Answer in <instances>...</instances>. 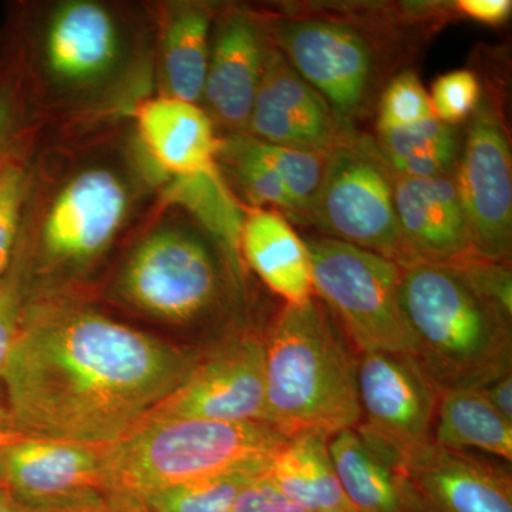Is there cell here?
<instances>
[{
    "label": "cell",
    "mask_w": 512,
    "mask_h": 512,
    "mask_svg": "<svg viewBox=\"0 0 512 512\" xmlns=\"http://www.w3.org/2000/svg\"><path fill=\"white\" fill-rule=\"evenodd\" d=\"M198 360L96 312L43 309L19 319L0 384L20 436L109 446L171 396Z\"/></svg>",
    "instance_id": "cell-1"
},
{
    "label": "cell",
    "mask_w": 512,
    "mask_h": 512,
    "mask_svg": "<svg viewBox=\"0 0 512 512\" xmlns=\"http://www.w3.org/2000/svg\"><path fill=\"white\" fill-rule=\"evenodd\" d=\"M264 345L266 424L288 439L355 429L359 357L325 303L285 305Z\"/></svg>",
    "instance_id": "cell-2"
},
{
    "label": "cell",
    "mask_w": 512,
    "mask_h": 512,
    "mask_svg": "<svg viewBox=\"0 0 512 512\" xmlns=\"http://www.w3.org/2000/svg\"><path fill=\"white\" fill-rule=\"evenodd\" d=\"M400 303L414 360L440 394L480 390L512 372L511 319L451 266H404Z\"/></svg>",
    "instance_id": "cell-3"
},
{
    "label": "cell",
    "mask_w": 512,
    "mask_h": 512,
    "mask_svg": "<svg viewBox=\"0 0 512 512\" xmlns=\"http://www.w3.org/2000/svg\"><path fill=\"white\" fill-rule=\"evenodd\" d=\"M288 437L266 423L147 421L104 446L107 500L137 510L147 495L232 471L265 473Z\"/></svg>",
    "instance_id": "cell-4"
},
{
    "label": "cell",
    "mask_w": 512,
    "mask_h": 512,
    "mask_svg": "<svg viewBox=\"0 0 512 512\" xmlns=\"http://www.w3.org/2000/svg\"><path fill=\"white\" fill-rule=\"evenodd\" d=\"M312 265L315 296L328 306L360 353L414 356V342L400 303L402 268L346 242L302 237Z\"/></svg>",
    "instance_id": "cell-5"
},
{
    "label": "cell",
    "mask_w": 512,
    "mask_h": 512,
    "mask_svg": "<svg viewBox=\"0 0 512 512\" xmlns=\"http://www.w3.org/2000/svg\"><path fill=\"white\" fill-rule=\"evenodd\" d=\"M266 32L339 123L357 131V121L375 109L382 80V53L370 30L352 19L288 15L275 19Z\"/></svg>",
    "instance_id": "cell-6"
},
{
    "label": "cell",
    "mask_w": 512,
    "mask_h": 512,
    "mask_svg": "<svg viewBox=\"0 0 512 512\" xmlns=\"http://www.w3.org/2000/svg\"><path fill=\"white\" fill-rule=\"evenodd\" d=\"M393 177L370 138L359 131L349 134L326 156L322 185L305 224L400 268L412 265L394 208Z\"/></svg>",
    "instance_id": "cell-7"
},
{
    "label": "cell",
    "mask_w": 512,
    "mask_h": 512,
    "mask_svg": "<svg viewBox=\"0 0 512 512\" xmlns=\"http://www.w3.org/2000/svg\"><path fill=\"white\" fill-rule=\"evenodd\" d=\"M461 144L454 178L470 231L473 254L510 264L512 161L500 104L481 96Z\"/></svg>",
    "instance_id": "cell-8"
},
{
    "label": "cell",
    "mask_w": 512,
    "mask_h": 512,
    "mask_svg": "<svg viewBox=\"0 0 512 512\" xmlns=\"http://www.w3.org/2000/svg\"><path fill=\"white\" fill-rule=\"evenodd\" d=\"M357 394L360 436L396 458L402 467L433 443L440 393L409 355L360 353Z\"/></svg>",
    "instance_id": "cell-9"
},
{
    "label": "cell",
    "mask_w": 512,
    "mask_h": 512,
    "mask_svg": "<svg viewBox=\"0 0 512 512\" xmlns=\"http://www.w3.org/2000/svg\"><path fill=\"white\" fill-rule=\"evenodd\" d=\"M220 271L204 242L165 229L144 239L128 259L121 289L141 311L185 323L200 318L220 296Z\"/></svg>",
    "instance_id": "cell-10"
},
{
    "label": "cell",
    "mask_w": 512,
    "mask_h": 512,
    "mask_svg": "<svg viewBox=\"0 0 512 512\" xmlns=\"http://www.w3.org/2000/svg\"><path fill=\"white\" fill-rule=\"evenodd\" d=\"M265 416L264 340L242 336L200 357L185 382L141 423L180 419L265 423Z\"/></svg>",
    "instance_id": "cell-11"
},
{
    "label": "cell",
    "mask_w": 512,
    "mask_h": 512,
    "mask_svg": "<svg viewBox=\"0 0 512 512\" xmlns=\"http://www.w3.org/2000/svg\"><path fill=\"white\" fill-rule=\"evenodd\" d=\"M103 453L104 446L20 436L0 447V488L30 507L109 503Z\"/></svg>",
    "instance_id": "cell-12"
},
{
    "label": "cell",
    "mask_w": 512,
    "mask_h": 512,
    "mask_svg": "<svg viewBox=\"0 0 512 512\" xmlns=\"http://www.w3.org/2000/svg\"><path fill=\"white\" fill-rule=\"evenodd\" d=\"M247 130L248 136L264 143L318 153H329L343 138L356 133L339 123L328 103L272 43Z\"/></svg>",
    "instance_id": "cell-13"
},
{
    "label": "cell",
    "mask_w": 512,
    "mask_h": 512,
    "mask_svg": "<svg viewBox=\"0 0 512 512\" xmlns=\"http://www.w3.org/2000/svg\"><path fill=\"white\" fill-rule=\"evenodd\" d=\"M127 207V190L117 175L84 171L60 191L47 212L43 248L63 262L92 259L117 234Z\"/></svg>",
    "instance_id": "cell-14"
},
{
    "label": "cell",
    "mask_w": 512,
    "mask_h": 512,
    "mask_svg": "<svg viewBox=\"0 0 512 512\" xmlns=\"http://www.w3.org/2000/svg\"><path fill=\"white\" fill-rule=\"evenodd\" d=\"M421 512H512L510 471L430 443L404 463Z\"/></svg>",
    "instance_id": "cell-15"
},
{
    "label": "cell",
    "mask_w": 512,
    "mask_h": 512,
    "mask_svg": "<svg viewBox=\"0 0 512 512\" xmlns=\"http://www.w3.org/2000/svg\"><path fill=\"white\" fill-rule=\"evenodd\" d=\"M393 197L413 264L448 265L473 254L454 173L429 178L394 174Z\"/></svg>",
    "instance_id": "cell-16"
},
{
    "label": "cell",
    "mask_w": 512,
    "mask_h": 512,
    "mask_svg": "<svg viewBox=\"0 0 512 512\" xmlns=\"http://www.w3.org/2000/svg\"><path fill=\"white\" fill-rule=\"evenodd\" d=\"M269 46L268 32L252 16L232 13L222 20L202 97L225 126L247 128Z\"/></svg>",
    "instance_id": "cell-17"
},
{
    "label": "cell",
    "mask_w": 512,
    "mask_h": 512,
    "mask_svg": "<svg viewBox=\"0 0 512 512\" xmlns=\"http://www.w3.org/2000/svg\"><path fill=\"white\" fill-rule=\"evenodd\" d=\"M136 120L148 154L171 177L201 173L218 165L221 141L210 117L197 104L158 97L138 107Z\"/></svg>",
    "instance_id": "cell-18"
},
{
    "label": "cell",
    "mask_w": 512,
    "mask_h": 512,
    "mask_svg": "<svg viewBox=\"0 0 512 512\" xmlns=\"http://www.w3.org/2000/svg\"><path fill=\"white\" fill-rule=\"evenodd\" d=\"M119 53L116 23L103 6L73 2L50 20L45 57L60 82L82 84L109 72Z\"/></svg>",
    "instance_id": "cell-19"
},
{
    "label": "cell",
    "mask_w": 512,
    "mask_h": 512,
    "mask_svg": "<svg viewBox=\"0 0 512 512\" xmlns=\"http://www.w3.org/2000/svg\"><path fill=\"white\" fill-rule=\"evenodd\" d=\"M329 450L343 494L357 512H421L402 464L356 429L330 437Z\"/></svg>",
    "instance_id": "cell-20"
},
{
    "label": "cell",
    "mask_w": 512,
    "mask_h": 512,
    "mask_svg": "<svg viewBox=\"0 0 512 512\" xmlns=\"http://www.w3.org/2000/svg\"><path fill=\"white\" fill-rule=\"evenodd\" d=\"M241 252L249 268L286 305L315 296L308 249L281 212L258 208L245 214Z\"/></svg>",
    "instance_id": "cell-21"
},
{
    "label": "cell",
    "mask_w": 512,
    "mask_h": 512,
    "mask_svg": "<svg viewBox=\"0 0 512 512\" xmlns=\"http://www.w3.org/2000/svg\"><path fill=\"white\" fill-rule=\"evenodd\" d=\"M329 440L326 434L313 431L289 437L266 470L276 490L306 512L349 505L333 466Z\"/></svg>",
    "instance_id": "cell-22"
},
{
    "label": "cell",
    "mask_w": 512,
    "mask_h": 512,
    "mask_svg": "<svg viewBox=\"0 0 512 512\" xmlns=\"http://www.w3.org/2000/svg\"><path fill=\"white\" fill-rule=\"evenodd\" d=\"M165 198L191 212L217 242L234 285H244L241 252L245 214L220 173L218 165L201 173L173 177Z\"/></svg>",
    "instance_id": "cell-23"
},
{
    "label": "cell",
    "mask_w": 512,
    "mask_h": 512,
    "mask_svg": "<svg viewBox=\"0 0 512 512\" xmlns=\"http://www.w3.org/2000/svg\"><path fill=\"white\" fill-rule=\"evenodd\" d=\"M433 441L451 450H478L512 461V424L480 390L440 394Z\"/></svg>",
    "instance_id": "cell-24"
},
{
    "label": "cell",
    "mask_w": 512,
    "mask_h": 512,
    "mask_svg": "<svg viewBox=\"0 0 512 512\" xmlns=\"http://www.w3.org/2000/svg\"><path fill=\"white\" fill-rule=\"evenodd\" d=\"M376 134L377 150L394 174L429 178L456 171L461 150L456 127L436 117Z\"/></svg>",
    "instance_id": "cell-25"
},
{
    "label": "cell",
    "mask_w": 512,
    "mask_h": 512,
    "mask_svg": "<svg viewBox=\"0 0 512 512\" xmlns=\"http://www.w3.org/2000/svg\"><path fill=\"white\" fill-rule=\"evenodd\" d=\"M211 16L198 5H185L168 19L164 35V70L171 97L190 103L204 96L210 64Z\"/></svg>",
    "instance_id": "cell-26"
},
{
    "label": "cell",
    "mask_w": 512,
    "mask_h": 512,
    "mask_svg": "<svg viewBox=\"0 0 512 512\" xmlns=\"http://www.w3.org/2000/svg\"><path fill=\"white\" fill-rule=\"evenodd\" d=\"M224 157L239 185L258 207L281 212L295 220V207L278 171L266 156L262 141L251 136H234L221 141L218 157Z\"/></svg>",
    "instance_id": "cell-27"
},
{
    "label": "cell",
    "mask_w": 512,
    "mask_h": 512,
    "mask_svg": "<svg viewBox=\"0 0 512 512\" xmlns=\"http://www.w3.org/2000/svg\"><path fill=\"white\" fill-rule=\"evenodd\" d=\"M266 473V471H265ZM264 473L232 471L165 488L147 495L137 510L151 512H232L239 494ZM134 510V511H137Z\"/></svg>",
    "instance_id": "cell-28"
},
{
    "label": "cell",
    "mask_w": 512,
    "mask_h": 512,
    "mask_svg": "<svg viewBox=\"0 0 512 512\" xmlns=\"http://www.w3.org/2000/svg\"><path fill=\"white\" fill-rule=\"evenodd\" d=\"M266 156L272 161L286 191L295 207V222L305 224L306 217L316 200L323 175H325L328 153L301 150L264 143Z\"/></svg>",
    "instance_id": "cell-29"
},
{
    "label": "cell",
    "mask_w": 512,
    "mask_h": 512,
    "mask_svg": "<svg viewBox=\"0 0 512 512\" xmlns=\"http://www.w3.org/2000/svg\"><path fill=\"white\" fill-rule=\"evenodd\" d=\"M434 117L430 94L412 70L397 74L377 100L376 131L397 130Z\"/></svg>",
    "instance_id": "cell-30"
},
{
    "label": "cell",
    "mask_w": 512,
    "mask_h": 512,
    "mask_svg": "<svg viewBox=\"0 0 512 512\" xmlns=\"http://www.w3.org/2000/svg\"><path fill=\"white\" fill-rule=\"evenodd\" d=\"M481 84L470 70H454L443 74L431 87V107L441 123L456 127L470 119L480 103Z\"/></svg>",
    "instance_id": "cell-31"
},
{
    "label": "cell",
    "mask_w": 512,
    "mask_h": 512,
    "mask_svg": "<svg viewBox=\"0 0 512 512\" xmlns=\"http://www.w3.org/2000/svg\"><path fill=\"white\" fill-rule=\"evenodd\" d=\"M466 279L467 284L495 306L503 315L512 319V276L510 264L488 261L471 254L460 261L448 264Z\"/></svg>",
    "instance_id": "cell-32"
},
{
    "label": "cell",
    "mask_w": 512,
    "mask_h": 512,
    "mask_svg": "<svg viewBox=\"0 0 512 512\" xmlns=\"http://www.w3.org/2000/svg\"><path fill=\"white\" fill-rule=\"evenodd\" d=\"M25 190L26 174L20 165L0 167V278L12 258Z\"/></svg>",
    "instance_id": "cell-33"
},
{
    "label": "cell",
    "mask_w": 512,
    "mask_h": 512,
    "mask_svg": "<svg viewBox=\"0 0 512 512\" xmlns=\"http://www.w3.org/2000/svg\"><path fill=\"white\" fill-rule=\"evenodd\" d=\"M232 512H306L286 500L266 473L255 477L239 494Z\"/></svg>",
    "instance_id": "cell-34"
},
{
    "label": "cell",
    "mask_w": 512,
    "mask_h": 512,
    "mask_svg": "<svg viewBox=\"0 0 512 512\" xmlns=\"http://www.w3.org/2000/svg\"><path fill=\"white\" fill-rule=\"evenodd\" d=\"M453 9L468 19L484 25L498 26L510 19L512 2L511 0H458L454 3Z\"/></svg>",
    "instance_id": "cell-35"
},
{
    "label": "cell",
    "mask_w": 512,
    "mask_h": 512,
    "mask_svg": "<svg viewBox=\"0 0 512 512\" xmlns=\"http://www.w3.org/2000/svg\"><path fill=\"white\" fill-rule=\"evenodd\" d=\"M19 319L12 293L0 286V370L5 365L6 357L15 340Z\"/></svg>",
    "instance_id": "cell-36"
},
{
    "label": "cell",
    "mask_w": 512,
    "mask_h": 512,
    "mask_svg": "<svg viewBox=\"0 0 512 512\" xmlns=\"http://www.w3.org/2000/svg\"><path fill=\"white\" fill-rule=\"evenodd\" d=\"M480 392L491 406L512 424V372L505 373L494 382L488 383Z\"/></svg>",
    "instance_id": "cell-37"
},
{
    "label": "cell",
    "mask_w": 512,
    "mask_h": 512,
    "mask_svg": "<svg viewBox=\"0 0 512 512\" xmlns=\"http://www.w3.org/2000/svg\"><path fill=\"white\" fill-rule=\"evenodd\" d=\"M18 512H119L114 510L107 501H86V503L62 504V505H30L20 504Z\"/></svg>",
    "instance_id": "cell-38"
},
{
    "label": "cell",
    "mask_w": 512,
    "mask_h": 512,
    "mask_svg": "<svg viewBox=\"0 0 512 512\" xmlns=\"http://www.w3.org/2000/svg\"><path fill=\"white\" fill-rule=\"evenodd\" d=\"M13 120H15V107H13L12 97L6 90H0V153L12 131Z\"/></svg>",
    "instance_id": "cell-39"
},
{
    "label": "cell",
    "mask_w": 512,
    "mask_h": 512,
    "mask_svg": "<svg viewBox=\"0 0 512 512\" xmlns=\"http://www.w3.org/2000/svg\"><path fill=\"white\" fill-rule=\"evenodd\" d=\"M0 434H19L13 427L12 416H10L2 384H0Z\"/></svg>",
    "instance_id": "cell-40"
},
{
    "label": "cell",
    "mask_w": 512,
    "mask_h": 512,
    "mask_svg": "<svg viewBox=\"0 0 512 512\" xmlns=\"http://www.w3.org/2000/svg\"><path fill=\"white\" fill-rule=\"evenodd\" d=\"M20 504L8 491L0 488V512H18Z\"/></svg>",
    "instance_id": "cell-41"
},
{
    "label": "cell",
    "mask_w": 512,
    "mask_h": 512,
    "mask_svg": "<svg viewBox=\"0 0 512 512\" xmlns=\"http://www.w3.org/2000/svg\"><path fill=\"white\" fill-rule=\"evenodd\" d=\"M20 437V434H0V447L10 443V441L16 440Z\"/></svg>",
    "instance_id": "cell-42"
},
{
    "label": "cell",
    "mask_w": 512,
    "mask_h": 512,
    "mask_svg": "<svg viewBox=\"0 0 512 512\" xmlns=\"http://www.w3.org/2000/svg\"><path fill=\"white\" fill-rule=\"evenodd\" d=\"M329 512H357L355 508L350 507V505H345V507L336 508V510Z\"/></svg>",
    "instance_id": "cell-43"
},
{
    "label": "cell",
    "mask_w": 512,
    "mask_h": 512,
    "mask_svg": "<svg viewBox=\"0 0 512 512\" xmlns=\"http://www.w3.org/2000/svg\"><path fill=\"white\" fill-rule=\"evenodd\" d=\"M130 512H151V511H146V510H137V511H130Z\"/></svg>",
    "instance_id": "cell-44"
}]
</instances>
